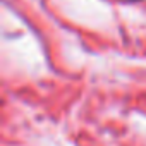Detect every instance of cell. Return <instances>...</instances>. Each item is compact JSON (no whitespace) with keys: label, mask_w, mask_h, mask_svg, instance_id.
Masks as SVG:
<instances>
[]
</instances>
